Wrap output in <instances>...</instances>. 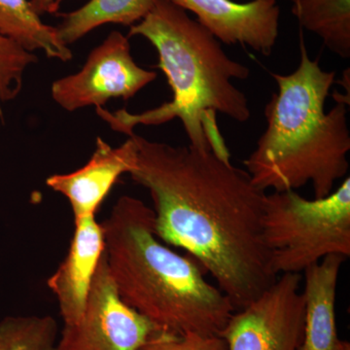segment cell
I'll use <instances>...</instances> for the list:
<instances>
[{
  "label": "cell",
  "mask_w": 350,
  "mask_h": 350,
  "mask_svg": "<svg viewBox=\"0 0 350 350\" xmlns=\"http://www.w3.org/2000/svg\"><path fill=\"white\" fill-rule=\"evenodd\" d=\"M301 280L300 273H282L232 313L221 334L228 350H298L305 325Z\"/></svg>",
  "instance_id": "52a82bcc"
},
{
  "label": "cell",
  "mask_w": 350,
  "mask_h": 350,
  "mask_svg": "<svg viewBox=\"0 0 350 350\" xmlns=\"http://www.w3.org/2000/svg\"><path fill=\"white\" fill-rule=\"evenodd\" d=\"M262 243L269 271L300 273L331 254L350 256V178L330 195L308 200L296 191L267 194Z\"/></svg>",
  "instance_id": "5b68a950"
},
{
  "label": "cell",
  "mask_w": 350,
  "mask_h": 350,
  "mask_svg": "<svg viewBox=\"0 0 350 350\" xmlns=\"http://www.w3.org/2000/svg\"><path fill=\"white\" fill-rule=\"evenodd\" d=\"M131 36H142L155 47L172 100L139 114L96 108L98 116L128 137L137 126H159L179 119L190 145L231 162L216 113L239 123L250 120L247 96L232 83L247 79L250 68L232 59L211 32L167 0H156L148 15L131 25L128 38Z\"/></svg>",
  "instance_id": "7a4b0ae2"
},
{
  "label": "cell",
  "mask_w": 350,
  "mask_h": 350,
  "mask_svg": "<svg viewBox=\"0 0 350 350\" xmlns=\"http://www.w3.org/2000/svg\"><path fill=\"white\" fill-rule=\"evenodd\" d=\"M133 137L137 163L129 174L150 193L156 236L187 251L234 310L244 308L278 278L262 243L267 193L213 152Z\"/></svg>",
  "instance_id": "6da1fadb"
},
{
  "label": "cell",
  "mask_w": 350,
  "mask_h": 350,
  "mask_svg": "<svg viewBox=\"0 0 350 350\" xmlns=\"http://www.w3.org/2000/svg\"><path fill=\"white\" fill-rule=\"evenodd\" d=\"M137 156L133 135L118 147L98 137L96 149L86 165L69 174L51 175L46 184L68 200L75 221L96 216L120 177L130 174L135 167Z\"/></svg>",
  "instance_id": "30bf717a"
},
{
  "label": "cell",
  "mask_w": 350,
  "mask_h": 350,
  "mask_svg": "<svg viewBox=\"0 0 350 350\" xmlns=\"http://www.w3.org/2000/svg\"><path fill=\"white\" fill-rule=\"evenodd\" d=\"M57 324L45 317H8L0 321V350H54Z\"/></svg>",
  "instance_id": "2e32d148"
},
{
  "label": "cell",
  "mask_w": 350,
  "mask_h": 350,
  "mask_svg": "<svg viewBox=\"0 0 350 350\" xmlns=\"http://www.w3.org/2000/svg\"><path fill=\"white\" fill-rule=\"evenodd\" d=\"M75 231L68 255L48 278L47 285L59 301L64 325L81 319L94 273L105 254L103 226L96 216L75 221Z\"/></svg>",
  "instance_id": "8fae6325"
},
{
  "label": "cell",
  "mask_w": 350,
  "mask_h": 350,
  "mask_svg": "<svg viewBox=\"0 0 350 350\" xmlns=\"http://www.w3.org/2000/svg\"><path fill=\"white\" fill-rule=\"evenodd\" d=\"M275 1H278V0H275ZM290 1H291L292 3H294V2L298 1V0H290Z\"/></svg>",
  "instance_id": "44dd1931"
},
{
  "label": "cell",
  "mask_w": 350,
  "mask_h": 350,
  "mask_svg": "<svg viewBox=\"0 0 350 350\" xmlns=\"http://www.w3.org/2000/svg\"><path fill=\"white\" fill-rule=\"evenodd\" d=\"M156 78L155 71L135 63L128 36L113 31L90 52L77 73L53 83L51 94L57 105L73 112L105 107L112 98L129 100Z\"/></svg>",
  "instance_id": "ba28073f"
},
{
  "label": "cell",
  "mask_w": 350,
  "mask_h": 350,
  "mask_svg": "<svg viewBox=\"0 0 350 350\" xmlns=\"http://www.w3.org/2000/svg\"><path fill=\"white\" fill-rule=\"evenodd\" d=\"M300 54L293 72L271 73L278 92L265 108L266 130L244 165L265 192L295 191L312 183L314 199H321L349 174V105L337 103L325 112L336 72L310 59L303 40Z\"/></svg>",
  "instance_id": "277c9868"
},
{
  "label": "cell",
  "mask_w": 350,
  "mask_h": 350,
  "mask_svg": "<svg viewBox=\"0 0 350 350\" xmlns=\"http://www.w3.org/2000/svg\"><path fill=\"white\" fill-rule=\"evenodd\" d=\"M340 350H350L349 342H347V340H342V342H340Z\"/></svg>",
  "instance_id": "ffe728a7"
},
{
  "label": "cell",
  "mask_w": 350,
  "mask_h": 350,
  "mask_svg": "<svg viewBox=\"0 0 350 350\" xmlns=\"http://www.w3.org/2000/svg\"><path fill=\"white\" fill-rule=\"evenodd\" d=\"M345 260L342 255H328L304 271L305 325L298 350H340L335 306L338 275Z\"/></svg>",
  "instance_id": "7c38bea8"
},
{
  "label": "cell",
  "mask_w": 350,
  "mask_h": 350,
  "mask_svg": "<svg viewBox=\"0 0 350 350\" xmlns=\"http://www.w3.org/2000/svg\"><path fill=\"white\" fill-rule=\"evenodd\" d=\"M292 14L306 31L342 59L350 57V0H298Z\"/></svg>",
  "instance_id": "9a60e30c"
},
{
  "label": "cell",
  "mask_w": 350,
  "mask_h": 350,
  "mask_svg": "<svg viewBox=\"0 0 350 350\" xmlns=\"http://www.w3.org/2000/svg\"><path fill=\"white\" fill-rule=\"evenodd\" d=\"M0 34L27 52L41 50L63 63L73 57L59 38L57 27L44 24L29 0H0Z\"/></svg>",
  "instance_id": "4fadbf2b"
},
{
  "label": "cell",
  "mask_w": 350,
  "mask_h": 350,
  "mask_svg": "<svg viewBox=\"0 0 350 350\" xmlns=\"http://www.w3.org/2000/svg\"><path fill=\"white\" fill-rule=\"evenodd\" d=\"M163 334L169 333L121 300L108 271L105 253L81 319L64 325L54 350H138Z\"/></svg>",
  "instance_id": "8992f818"
},
{
  "label": "cell",
  "mask_w": 350,
  "mask_h": 350,
  "mask_svg": "<svg viewBox=\"0 0 350 350\" xmlns=\"http://www.w3.org/2000/svg\"><path fill=\"white\" fill-rule=\"evenodd\" d=\"M38 61L36 55L0 34V119H3V105L22 91L25 70Z\"/></svg>",
  "instance_id": "e0dca14e"
},
{
  "label": "cell",
  "mask_w": 350,
  "mask_h": 350,
  "mask_svg": "<svg viewBox=\"0 0 350 350\" xmlns=\"http://www.w3.org/2000/svg\"><path fill=\"white\" fill-rule=\"evenodd\" d=\"M154 217L142 200L122 196L101 224L108 271L120 298L165 333L221 337L234 306L204 278L197 260L161 243Z\"/></svg>",
  "instance_id": "3957f363"
},
{
  "label": "cell",
  "mask_w": 350,
  "mask_h": 350,
  "mask_svg": "<svg viewBox=\"0 0 350 350\" xmlns=\"http://www.w3.org/2000/svg\"><path fill=\"white\" fill-rule=\"evenodd\" d=\"M63 0H29L32 8L39 16L44 14H56Z\"/></svg>",
  "instance_id": "d6986e66"
},
{
  "label": "cell",
  "mask_w": 350,
  "mask_h": 350,
  "mask_svg": "<svg viewBox=\"0 0 350 350\" xmlns=\"http://www.w3.org/2000/svg\"><path fill=\"white\" fill-rule=\"evenodd\" d=\"M156 0H90L73 12L62 14L57 36L66 45L76 42L96 27L107 24L131 25L144 20Z\"/></svg>",
  "instance_id": "5bb4252c"
},
{
  "label": "cell",
  "mask_w": 350,
  "mask_h": 350,
  "mask_svg": "<svg viewBox=\"0 0 350 350\" xmlns=\"http://www.w3.org/2000/svg\"><path fill=\"white\" fill-rule=\"evenodd\" d=\"M138 350H228V345L220 336L187 332L179 336L163 334Z\"/></svg>",
  "instance_id": "ac0fdd59"
},
{
  "label": "cell",
  "mask_w": 350,
  "mask_h": 350,
  "mask_svg": "<svg viewBox=\"0 0 350 350\" xmlns=\"http://www.w3.org/2000/svg\"><path fill=\"white\" fill-rule=\"evenodd\" d=\"M190 11L197 22L228 45L248 46L264 56L273 53L280 34V8L275 0H167Z\"/></svg>",
  "instance_id": "9c48e42d"
}]
</instances>
